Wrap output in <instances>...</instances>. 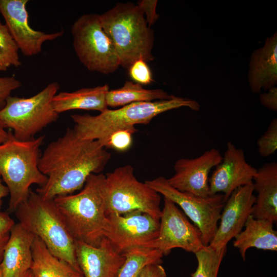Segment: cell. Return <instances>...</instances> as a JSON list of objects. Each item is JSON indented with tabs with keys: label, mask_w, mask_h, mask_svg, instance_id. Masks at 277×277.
Returning a JSON list of instances; mask_svg holds the SVG:
<instances>
[{
	"label": "cell",
	"mask_w": 277,
	"mask_h": 277,
	"mask_svg": "<svg viewBox=\"0 0 277 277\" xmlns=\"http://www.w3.org/2000/svg\"><path fill=\"white\" fill-rule=\"evenodd\" d=\"M248 83L251 91L260 93L277 84V32L266 38L264 45L250 56Z\"/></svg>",
	"instance_id": "19"
},
{
	"label": "cell",
	"mask_w": 277,
	"mask_h": 277,
	"mask_svg": "<svg viewBox=\"0 0 277 277\" xmlns=\"http://www.w3.org/2000/svg\"><path fill=\"white\" fill-rule=\"evenodd\" d=\"M104 31L112 41L120 66L128 69L136 61L150 62L154 43L153 31L136 5L118 3L100 15Z\"/></svg>",
	"instance_id": "4"
},
{
	"label": "cell",
	"mask_w": 277,
	"mask_h": 277,
	"mask_svg": "<svg viewBox=\"0 0 277 277\" xmlns=\"http://www.w3.org/2000/svg\"><path fill=\"white\" fill-rule=\"evenodd\" d=\"M157 2L156 0H142L137 2L136 5L143 13L149 27L159 18V15L156 12Z\"/></svg>",
	"instance_id": "33"
},
{
	"label": "cell",
	"mask_w": 277,
	"mask_h": 277,
	"mask_svg": "<svg viewBox=\"0 0 277 277\" xmlns=\"http://www.w3.org/2000/svg\"><path fill=\"white\" fill-rule=\"evenodd\" d=\"M136 131L137 129L133 127L113 132L109 137L105 148H112L118 151L128 150L132 143L133 134Z\"/></svg>",
	"instance_id": "29"
},
{
	"label": "cell",
	"mask_w": 277,
	"mask_h": 277,
	"mask_svg": "<svg viewBox=\"0 0 277 277\" xmlns=\"http://www.w3.org/2000/svg\"><path fill=\"white\" fill-rule=\"evenodd\" d=\"M136 277H168L161 263L150 264L145 266Z\"/></svg>",
	"instance_id": "35"
},
{
	"label": "cell",
	"mask_w": 277,
	"mask_h": 277,
	"mask_svg": "<svg viewBox=\"0 0 277 277\" xmlns=\"http://www.w3.org/2000/svg\"><path fill=\"white\" fill-rule=\"evenodd\" d=\"M130 77L141 85L151 84L153 80L151 71L147 62L142 60L134 62L128 68Z\"/></svg>",
	"instance_id": "30"
},
{
	"label": "cell",
	"mask_w": 277,
	"mask_h": 277,
	"mask_svg": "<svg viewBox=\"0 0 277 277\" xmlns=\"http://www.w3.org/2000/svg\"><path fill=\"white\" fill-rule=\"evenodd\" d=\"M273 224L269 221L254 218L252 215L248 217L244 229L235 237L233 244L239 249L244 261L250 248L277 250V232L274 230Z\"/></svg>",
	"instance_id": "22"
},
{
	"label": "cell",
	"mask_w": 277,
	"mask_h": 277,
	"mask_svg": "<svg viewBox=\"0 0 277 277\" xmlns=\"http://www.w3.org/2000/svg\"><path fill=\"white\" fill-rule=\"evenodd\" d=\"M71 32L76 55L88 70L109 74L118 68L119 59L100 15L83 14L72 24Z\"/></svg>",
	"instance_id": "9"
},
{
	"label": "cell",
	"mask_w": 277,
	"mask_h": 277,
	"mask_svg": "<svg viewBox=\"0 0 277 277\" xmlns=\"http://www.w3.org/2000/svg\"><path fill=\"white\" fill-rule=\"evenodd\" d=\"M8 131L6 130V128L0 122V144L6 142L8 138Z\"/></svg>",
	"instance_id": "37"
},
{
	"label": "cell",
	"mask_w": 277,
	"mask_h": 277,
	"mask_svg": "<svg viewBox=\"0 0 277 277\" xmlns=\"http://www.w3.org/2000/svg\"><path fill=\"white\" fill-rule=\"evenodd\" d=\"M21 86V82L13 76L0 77V110L5 105L11 92Z\"/></svg>",
	"instance_id": "32"
},
{
	"label": "cell",
	"mask_w": 277,
	"mask_h": 277,
	"mask_svg": "<svg viewBox=\"0 0 277 277\" xmlns=\"http://www.w3.org/2000/svg\"><path fill=\"white\" fill-rule=\"evenodd\" d=\"M164 200L159 234L148 248L160 250L164 255L176 248L193 253L204 248L198 228L189 221L175 203L166 197Z\"/></svg>",
	"instance_id": "11"
},
{
	"label": "cell",
	"mask_w": 277,
	"mask_h": 277,
	"mask_svg": "<svg viewBox=\"0 0 277 277\" xmlns=\"http://www.w3.org/2000/svg\"><path fill=\"white\" fill-rule=\"evenodd\" d=\"M0 277H3V274H2V269H1V265H0Z\"/></svg>",
	"instance_id": "40"
},
{
	"label": "cell",
	"mask_w": 277,
	"mask_h": 277,
	"mask_svg": "<svg viewBox=\"0 0 277 277\" xmlns=\"http://www.w3.org/2000/svg\"><path fill=\"white\" fill-rule=\"evenodd\" d=\"M110 159L97 141L82 139L68 128L41 155L39 169L47 180L35 191L49 200L71 194L83 188L90 175L100 173Z\"/></svg>",
	"instance_id": "1"
},
{
	"label": "cell",
	"mask_w": 277,
	"mask_h": 277,
	"mask_svg": "<svg viewBox=\"0 0 277 277\" xmlns=\"http://www.w3.org/2000/svg\"><path fill=\"white\" fill-rule=\"evenodd\" d=\"M261 104L269 110H277V88L272 87L259 96Z\"/></svg>",
	"instance_id": "34"
},
{
	"label": "cell",
	"mask_w": 277,
	"mask_h": 277,
	"mask_svg": "<svg viewBox=\"0 0 277 277\" xmlns=\"http://www.w3.org/2000/svg\"><path fill=\"white\" fill-rule=\"evenodd\" d=\"M10 66L6 59L0 54V71L7 70Z\"/></svg>",
	"instance_id": "38"
},
{
	"label": "cell",
	"mask_w": 277,
	"mask_h": 277,
	"mask_svg": "<svg viewBox=\"0 0 277 277\" xmlns=\"http://www.w3.org/2000/svg\"><path fill=\"white\" fill-rule=\"evenodd\" d=\"M76 260L84 277H116L126 256L104 237L97 246L75 241Z\"/></svg>",
	"instance_id": "17"
},
{
	"label": "cell",
	"mask_w": 277,
	"mask_h": 277,
	"mask_svg": "<svg viewBox=\"0 0 277 277\" xmlns=\"http://www.w3.org/2000/svg\"><path fill=\"white\" fill-rule=\"evenodd\" d=\"M60 88L56 82L49 83L42 90L28 97L10 96L0 110V122L14 136L28 141L58 119L52 100Z\"/></svg>",
	"instance_id": "7"
},
{
	"label": "cell",
	"mask_w": 277,
	"mask_h": 277,
	"mask_svg": "<svg viewBox=\"0 0 277 277\" xmlns=\"http://www.w3.org/2000/svg\"><path fill=\"white\" fill-rule=\"evenodd\" d=\"M255 196L252 215L256 219L277 221V163H266L257 169L253 180Z\"/></svg>",
	"instance_id": "20"
},
{
	"label": "cell",
	"mask_w": 277,
	"mask_h": 277,
	"mask_svg": "<svg viewBox=\"0 0 277 277\" xmlns=\"http://www.w3.org/2000/svg\"><path fill=\"white\" fill-rule=\"evenodd\" d=\"M34 238L19 223L14 225L0 263L3 277H23L31 269Z\"/></svg>",
	"instance_id": "18"
},
{
	"label": "cell",
	"mask_w": 277,
	"mask_h": 277,
	"mask_svg": "<svg viewBox=\"0 0 277 277\" xmlns=\"http://www.w3.org/2000/svg\"><path fill=\"white\" fill-rule=\"evenodd\" d=\"M253 183L235 190L226 201L222 210L220 222L208 246L220 250L243 230L248 217L252 214L255 203Z\"/></svg>",
	"instance_id": "16"
},
{
	"label": "cell",
	"mask_w": 277,
	"mask_h": 277,
	"mask_svg": "<svg viewBox=\"0 0 277 277\" xmlns=\"http://www.w3.org/2000/svg\"><path fill=\"white\" fill-rule=\"evenodd\" d=\"M53 200L75 241L98 246L107 222L105 175L91 174L80 192Z\"/></svg>",
	"instance_id": "3"
},
{
	"label": "cell",
	"mask_w": 277,
	"mask_h": 277,
	"mask_svg": "<svg viewBox=\"0 0 277 277\" xmlns=\"http://www.w3.org/2000/svg\"><path fill=\"white\" fill-rule=\"evenodd\" d=\"M256 171L246 161L243 149L228 142L221 162L209 177L210 194L222 193L226 201L238 188L253 183Z\"/></svg>",
	"instance_id": "15"
},
{
	"label": "cell",
	"mask_w": 277,
	"mask_h": 277,
	"mask_svg": "<svg viewBox=\"0 0 277 277\" xmlns=\"http://www.w3.org/2000/svg\"><path fill=\"white\" fill-rule=\"evenodd\" d=\"M15 224L8 213L0 211V263L10 238L11 229Z\"/></svg>",
	"instance_id": "31"
},
{
	"label": "cell",
	"mask_w": 277,
	"mask_h": 277,
	"mask_svg": "<svg viewBox=\"0 0 277 277\" xmlns=\"http://www.w3.org/2000/svg\"><path fill=\"white\" fill-rule=\"evenodd\" d=\"M107 84L84 88L73 92L57 93L52 100V106L58 113L73 110H96L100 112L108 109Z\"/></svg>",
	"instance_id": "21"
},
{
	"label": "cell",
	"mask_w": 277,
	"mask_h": 277,
	"mask_svg": "<svg viewBox=\"0 0 277 277\" xmlns=\"http://www.w3.org/2000/svg\"><path fill=\"white\" fill-rule=\"evenodd\" d=\"M23 277H34L31 270L28 271Z\"/></svg>",
	"instance_id": "39"
},
{
	"label": "cell",
	"mask_w": 277,
	"mask_h": 277,
	"mask_svg": "<svg viewBox=\"0 0 277 277\" xmlns=\"http://www.w3.org/2000/svg\"><path fill=\"white\" fill-rule=\"evenodd\" d=\"M258 150L262 157H267L277 150V118H273L266 131L258 139Z\"/></svg>",
	"instance_id": "28"
},
{
	"label": "cell",
	"mask_w": 277,
	"mask_h": 277,
	"mask_svg": "<svg viewBox=\"0 0 277 277\" xmlns=\"http://www.w3.org/2000/svg\"><path fill=\"white\" fill-rule=\"evenodd\" d=\"M105 192L107 216L138 211L160 219L161 194L137 180L130 165L117 167L105 175Z\"/></svg>",
	"instance_id": "8"
},
{
	"label": "cell",
	"mask_w": 277,
	"mask_h": 277,
	"mask_svg": "<svg viewBox=\"0 0 277 277\" xmlns=\"http://www.w3.org/2000/svg\"><path fill=\"white\" fill-rule=\"evenodd\" d=\"M104 236L120 252L135 247H147L157 238L160 220L136 211L123 215L110 214Z\"/></svg>",
	"instance_id": "12"
},
{
	"label": "cell",
	"mask_w": 277,
	"mask_h": 277,
	"mask_svg": "<svg viewBox=\"0 0 277 277\" xmlns=\"http://www.w3.org/2000/svg\"><path fill=\"white\" fill-rule=\"evenodd\" d=\"M183 107L194 111L200 109L195 100L174 96L169 100L136 102L117 109H107L96 115L74 114L71 117L74 123L73 129L80 138L97 141L105 148L113 132L137 124H148L157 115Z\"/></svg>",
	"instance_id": "2"
},
{
	"label": "cell",
	"mask_w": 277,
	"mask_h": 277,
	"mask_svg": "<svg viewBox=\"0 0 277 277\" xmlns=\"http://www.w3.org/2000/svg\"><path fill=\"white\" fill-rule=\"evenodd\" d=\"M174 95L161 89H146L142 85L127 81L119 88L109 90L106 95L108 106L116 107L142 102L169 100Z\"/></svg>",
	"instance_id": "24"
},
{
	"label": "cell",
	"mask_w": 277,
	"mask_h": 277,
	"mask_svg": "<svg viewBox=\"0 0 277 277\" xmlns=\"http://www.w3.org/2000/svg\"><path fill=\"white\" fill-rule=\"evenodd\" d=\"M32 250L33 262L30 270L34 277H84L81 272L54 255L36 236Z\"/></svg>",
	"instance_id": "23"
},
{
	"label": "cell",
	"mask_w": 277,
	"mask_h": 277,
	"mask_svg": "<svg viewBox=\"0 0 277 277\" xmlns=\"http://www.w3.org/2000/svg\"><path fill=\"white\" fill-rule=\"evenodd\" d=\"M18 50V48L7 27L0 21V54L10 66L17 67L21 65Z\"/></svg>",
	"instance_id": "27"
},
{
	"label": "cell",
	"mask_w": 277,
	"mask_h": 277,
	"mask_svg": "<svg viewBox=\"0 0 277 277\" xmlns=\"http://www.w3.org/2000/svg\"><path fill=\"white\" fill-rule=\"evenodd\" d=\"M126 260L116 277H136L146 265L161 263L163 253L155 249L135 247L124 252Z\"/></svg>",
	"instance_id": "25"
},
{
	"label": "cell",
	"mask_w": 277,
	"mask_h": 277,
	"mask_svg": "<svg viewBox=\"0 0 277 277\" xmlns=\"http://www.w3.org/2000/svg\"><path fill=\"white\" fill-rule=\"evenodd\" d=\"M15 212L18 223L38 238L54 255L81 272L75 255V240L53 199H45L31 190Z\"/></svg>",
	"instance_id": "6"
},
{
	"label": "cell",
	"mask_w": 277,
	"mask_h": 277,
	"mask_svg": "<svg viewBox=\"0 0 277 277\" xmlns=\"http://www.w3.org/2000/svg\"><path fill=\"white\" fill-rule=\"evenodd\" d=\"M8 134L7 141L0 144V175L9 190L8 210L13 212L27 199L31 185H43L47 177L38 167L45 136L21 141L10 130Z\"/></svg>",
	"instance_id": "5"
},
{
	"label": "cell",
	"mask_w": 277,
	"mask_h": 277,
	"mask_svg": "<svg viewBox=\"0 0 277 277\" xmlns=\"http://www.w3.org/2000/svg\"><path fill=\"white\" fill-rule=\"evenodd\" d=\"M2 179L0 175V207L2 203L3 198L7 196L9 194V190L5 184L3 183Z\"/></svg>",
	"instance_id": "36"
},
{
	"label": "cell",
	"mask_w": 277,
	"mask_h": 277,
	"mask_svg": "<svg viewBox=\"0 0 277 277\" xmlns=\"http://www.w3.org/2000/svg\"><path fill=\"white\" fill-rule=\"evenodd\" d=\"M28 0H0V13L19 50L26 56L39 54L43 44L64 33L61 31L47 33L33 29L29 24L26 8Z\"/></svg>",
	"instance_id": "13"
},
{
	"label": "cell",
	"mask_w": 277,
	"mask_h": 277,
	"mask_svg": "<svg viewBox=\"0 0 277 277\" xmlns=\"http://www.w3.org/2000/svg\"><path fill=\"white\" fill-rule=\"evenodd\" d=\"M145 183L160 194L179 205L200 231L205 246L215 234L217 223L226 202L222 193L202 197L182 192L171 186L164 176L147 180Z\"/></svg>",
	"instance_id": "10"
},
{
	"label": "cell",
	"mask_w": 277,
	"mask_h": 277,
	"mask_svg": "<svg viewBox=\"0 0 277 277\" xmlns=\"http://www.w3.org/2000/svg\"><path fill=\"white\" fill-rule=\"evenodd\" d=\"M226 251L227 247L216 250L207 246L196 252L197 267L191 277H217Z\"/></svg>",
	"instance_id": "26"
},
{
	"label": "cell",
	"mask_w": 277,
	"mask_h": 277,
	"mask_svg": "<svg viewBox=\"0 0 277 277\" xmlns=\"http://www.w3.org/2000/svg\"><path fill=\"white\" fill-rule=\"evenodd\" d=\"M220 151L212 148L195 158H182L174 165V173L167 179L173 187L182 192L206 197L209 195V173L222 161Z\"/></svg>",
	"instance_id": "14"
}]
</instances>
